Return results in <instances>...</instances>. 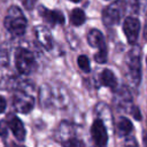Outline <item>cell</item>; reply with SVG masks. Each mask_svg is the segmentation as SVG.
I'll return each instance as SVG.
<instances>
[{
	"mask_svg": "<svg viewBox=\"0 0 147 147\" xmlns=\"http://www.w3.org/2000/svg\"><path fill=\"white\" fill-rule=\"evenodd\" d=\"M5 28L7 31L14 36V37H21L25 33L28 22L26 18L23 14V11L17 7V6H11L9 7L7 15L5 17Z\"/></svg>",
	"mask_w": 147,
	"mask_h": 147,
	"instance_id": "obj_1",
	"label": "cell"
},
{
	"mask_svg": "<svg viewBox=\"0 0 147 147\" xmlns=\"http://www.w3.org/2000/svg\"><path fill=\"white\" fill-rule=\"evenodd\" d=\"M15 65H16L17 71L22 75H30L37 68V63H36L33 54L29 49L23 48V47H18L16 49Z\"/></svg>",
	"mask_w": 147,
	"mask_h": 147,
	"instance_id": "obj_2",
	"label": "cell"
},
{
	"mask_svg": "<svg viewBox=\"0 0 147 147\" xmlns=\"http://www.w3.org/2000/svg\"><path fill=\"white\" fill-rule=\"evenodd\" d=\"M123 11V2L121 0H117L109 6H107L102 11V21L105 25L110 26L119 22L121 15Z\"/></svg>",
	"mask_w": 147,
	"mask_h": 147,
	"instance_id": "obj_3",
	"label": "cell"
},
{
	"mask_svg": "<svg viewBox=\"0 0 147 147\" xmlns=\"http://www.w3.org/2000/svg\"><path fill=\"white\" fill-rule=\"evenodd\" d=\"M13 100H14L13 103H14L15 109L20 113H23V114L31 111L33 108V105H34L33 96L28 94V92H25V91H17L14 94Z\"/></svg>",
	"mask_w": 147,
	"mask_h": 147,
	"instance_id": "obj_4",
	"label": "cell"
},
{
	"mask_svg": "<svg viewBox=\"0 0 147 147\" xmlns=\"http://www.w3.org/2000/svg\"><path fill=\"white\" fill-rule=\"evenodd\" d=\"M91 136L96 147H105L108 141V133L101 119H95L91 126Z\"/></svg>",
	"mask_w": 147,
	"mask_h": 147,
	"instance_id": "obj_5",
	"label": "cell"
},
{
	"mask_svg": "<svg viewBox=\"0 0 147 147\" xmlns=\"http://www.w3.org/2000/svg\"><path fill=\"white\" fill-rule=\"evenodd\" d=\"M123 31L126 36L127 41L130 44H134L140 31V22L134 17H126L123 24Z\"/></svg>",
	"mask_w": 147,
	"mask_h": 147,
	"instance_id": "obj_6",
	"label": "cell"
},
{
	"mask_svg": "<svg viewBox=\"0 0 147 147\" xmlns=\"http://www.w3.org/2000/svg\"><path fill=\"white\" fill-rule=\"evenodd\" d=\"M127 67L130 75L136 84L140 82V56H139V48L132 49L130 53V57L127 61Z\"/></svg>",
	"mask_w": 147,
	"mask_h": 147,
	"instance_id": "obj_7",
	"label": "cell"
},
{
	"mask_svg": "<svg viewBox=\"0 0 147 147\" xmlns=\"http://www.w3.org/2000/svg\"><path fill=\"white\" fill-rule=\"evenodd\" d=\"M39 14L44 18V21H46L51 25L64 24V15L57 9L51 10L48 8H45L44 6H39Z\"/></svg>",
	"mask_w": 147,
	"mask_h": 147,
	"instance_id": "obj_8",
	"label": "cell"
},
{
	"mask_svg": "<svg viewBox=\"0 0 147 147\" xmlns=\"http://www.w3.org/2000/svg\"><path fill=\"white\" fill-rule=\"evenodd\" d=\"M7 123H8V126L9 129L11 130L14 137L18 140V141H24L25 139V136H26V131H25V127L23 125V122L15 115H10L8 116L7 118Z\"/></svg>",
	"mask_w": 147,
	"mask_h": 147,
	"instance_id": "obj_9",
	"label": "cell"
},
{
	"mask_svg": "<svg viewBox=\"0 0 147 147\" xmlns=\"http://www.w3.org/2000/svg\"><path fill=\"white\" fill-rule=\"evenodd\" d=\"M34 33H36V38L37 41L47 51H51L53 48V39H52V34L51 31L42 25L36 26L34 29Z\"/></svg>",
	"mask_w": 147,
	"mask_h": 147,
	"instance_id": "obj_10",
	"label": "cell"
},
{
	"mask_svg": "<svg viewBox=\"0 0 147 147\" xmlns=\"http://www.w3.org/2000/svg\"><path fill=\"white\" fill-rule=\"evenodd\" d=\"M87 42H88V45L91 47H98V48L106 47L103 34L101 33V31H99L96 29H92L88 32V34H87Z\"/></svg>",
	"mask_w": 147,
	"mask_h": 147,
	"instance_id": "obj_11",
	"label": "cell"
},
{
	"mask_svg": "<svg viewBox=\"0 0 147 147\" xmlns=\"http://www.w3.org/2000/svg\"><path fill=\"white\" fill-rule=\"evenodd\" d=\"M100 80H101L102 85H105L107 87H110V88L116 87V84H117V79H116L114 72L109 69L102 70L101 75H100Z\"/></svg>",
	"mask_w": 147,
	"mask_h": 147,
	"instance_id": "obj_12",
	"label": "cell"
},
{
	"mask_svg": "<svg viewBox=\"0 0 147 147\" xmlns=\"http://www.w3.org/2000/svg\"><path fill=\"white\" fill-rule=\"evenodd\" d=\"M70 22L75 26H79L85 22V13L80 8H74L70 13Z\"/></svg>",
	"mask_w": 147,
	"mask_h": 147,
	"instance_id": "obj_13",
	"label": "cell"
},
{
	"mask_svg": "<svg viewBox=\"0 0 147 147\" xmlns=\"http://www.w3.org/2000/svg\"><path fill=\"white\" fill-rule=\"evenodd\" d=\"M14 79H15V77L13 75H10V72H8L5 69L0 70V87L1 88L9 87Z\"/></svg>",
	"mask_w": 147,
	"mask_h": 147,
	"instance_id": "obj_14",
	"label": "cell"
},
{
	"mask_svg": "<svg viewBox=\"0 0 147 147\" xmlns=\"http://www.w3.org/2000/svg\"><path fill=\"white\" fill-rule=\"evenodd\" d=\"M117 126H118V130L122 134H129L132 131V123H131L130 119H127L125 117L119 118Z\"/></svg>",
	"mask_w": 147,
	"mask_h": 147,
	"instance_id": "obj_15",
	"label": "cell"
},
{
	"mask_svg": "<svg viewBox=\"0 0 147 147\" xmlns=\"http://www.w3.org/2000/svg\"><path fill=\"white\" fill-rule=\"evenodd\" d=\"M9 63V47L7 44H3L0 47V65L7 67Z\"/></svg>",
	"mask_w": 147,
	"mask_h": 147,
	"instance_id": "obj_16",
	"label": "cell"
},
{
	"mask_svg": "<svg viewBox=\"0 0 147 147\" xmlns=\"http://www.w3.org/2000/svg\"><path fill=\"white\" fill-rule=\"evenodd\" d=\"M78 67L84 71V72H90L91 71V65H90V60L86 55H79L77 59Z\"/></svg>",
	"mask_w": 147,
	"mask_h": 147,
	"instance_id": "obj_17",
	"label": "cell"
},
{
	"mask_svg": "<svg viewBox=\"0 0 147 147\" xmlns=\"http://www.w3.org/2000/svg\"><path fill=\"white\" fill-rule=\"evenodd\" d=\"M94 60L98 63H105L107 61V48L106 47L99 48V51L94 55Z\"/></svg>",
	"mask_w": 147,
	"mask_h": 147,
	"instance_id": "obj_18",
	"label": "cell"
},
{
	"mask_svg": "<svg viewBox=\"0 0 147 147\" xmlns=\"http://www.w3.org/2000/svg\"><path fill=\"white\" fill-rule=\"evenodd\" d=\"M62 145L64 147H84L83 141H80L79 139H76V138H71L67 141H63Z\"/></svg>",
	"mask_w": 147,
	"mask_h": 147,
	"instance_id": "obj_19",
	"label": "cell"
},
{
	"mask_svg": "<svg viewBox=\"0 0 147 147\" xmlns=\"http://www.w3.org/2000/svg\"><path fill=\"white\" fill-rule=\"evenodd\" d=\"M8 123L6 121H0V136L2 138H6L8 134Z\"/></svg>",
	"mask_w": 147,
	"mask_h": 147,
	"instance_id": "obj_20",
	"label": "cell"
},
{
	"mask_svg": "<svg viewBox=\"0 0 147 147\" xmlns=\"http://www.w3.org/2000/svg\"><path fill=\"white\" fill-rule=\"evenodd\" d=\"M36 2H37V0H22L23 6H24L26 9H29V10H32V9L34 8Z\"/></svg>",
	"mask_w": 147,
	"mask_h": 147,
	"instance_id": "obj_21",
	"label": "cell"
},
{
	"mask_svg": "<svg viewBox=\"0 0 147 147\" xmlns=\"http://www.w3.org/2000/svg\"><path fill=\"white\" fill-rule=\"evenodd\" d=\"M6 107H7V101H6V99L0 95V114L6 110Z\"/></svg>",
	"mask_w": 147,
	"mask_h": 147,
	"instance_id": "obj_22",
	"label": "cell"
},
{
	"mask_svg": "<svg viewBox=\"0 0 147 147\" xmlns=\"http://www.w3.org/2000/svg\"><path fill=\"white\" fill-rule=\"evenodd\" d=\"M132 115H133V117H134L137 121H140L141 115H140V111H139L138 107H133V108H132Z\"/></svg>",
	"mask_w": 147,
	"mask_h": 147,
	"instance_id": "obj_23",
	"label": "cell"
},
{
	"mask_svg": "<svg viewBox=\"0 0 147 147\" xmlns=\"http://www.w3.org/2000/svg\"><path fill=\"white\" fill-rule=\"evenodd\" d=\"M126 147H138V145H137L136 140L131 138V139H127L126 140Z\"/></svg>",
	"mask_w": 147,
	"mask_h": 147,
	"instance_id": "obj_24",
	"label": "cell"
},
{
	"mask_svg": "<svg viewBox=\"0 0 147 147\" xmlns=\"http://www.w3.org/2000/svg\"><path fill=\"white\" fill-rule=\"evenodd\" d=\"M144 38H145V40L147 41V24H146L145 28H144Z\"/></svg>",
	"mask_w": 147,
	"mask_h": 147,
	"instance_id": "obj_25",
	"label": "cell"
},
{
	"mask_svg": "<svg viewBox=\"0 0 147 147\" xmlns=\"http://www.w3.org/2000/svg\"><path fill=\"white\" fill-rule=\"evenodd\" d=\"M9 147H25V146H22V145H18V144H15V142H11L9 145Z\"/></svg>",
	"mask_w": 147,
	"mask_h": 147,
	"instance_id": "obj_26",
	"label": "cell"
},
{
	"mask_svg": "<svg viewBox=\"0 0 147 147\" xmlns=\"http://www.w3.org/2000/svg\"><path fill=\"white\" fill-rule=\"evenodd\" d=\"M144 141H145V146L147 147V134H144Z\"/></svg>",
	"mask_w": 147,
	"mask_h": 147,
	"instance_id": "obj_27",
	"label": "cell"
},
{
	"mask_svg": "<svg viewBox=\"0 0 147 147\" xmlns=\"http://www.w3.org/2000/svg\"><path fill=\"white\" fill-rule=\"evenodd\" d=\"M70 1H72V2H79V1H82V0H70Z\"/></svg>",
	"mask_w": 147,
	"mask_h": 147,
	"instance_id": "obj_28",
	"label": "cell"
}]
</instances>
